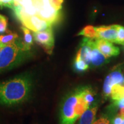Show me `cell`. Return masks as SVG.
<instances>
[{
	"mask_svg": "<svg viewBox=\"0 0 124 124\" xmlns=\"http://www.w3.org/2000/svg\"><path fill=\"white\" fill-rule=\"evenodd\" d=\"M33 81L29 75H20L0 83V104L14 106L30 97Z\"/></svg>",
	"mask_w": 124,
	"mask_h": 124,
	"instance_id": "1",
	"label": "cell"
},
{
	"mask_svg": "<svg viewBox=\"0 0 124 124\" xmlns=\"http://www.w3.org/2000/svg\"><path fill=\"white\" fill-rule=\"evenodd\" d=\"M83 87L77 88L66 95L60 110V124H75L89 108L82 95Z\"/></svg>",
	"mask_w": 124,
	"mask_h": 124,
	"instance_id": "2",
	"label": "cell"
},
{
	"mask_svg": "<svg viewBox=\"0 0 124 124\" xmlns=\"http://www.w3.org/2000/svg\"><path fill=\"white\" fill-rule=\"evenodd\" d=\"M31 47L19 38L2 46L0 53V72L17 66L28 58Z\"/></svg>",
	"mask_w": 124,
	"mask_h": 124,
	"instance_id": "3",
	"label": "cell"
},
{
	"mask_svg": "<svg viewBox=\"0 0 124 124\" xmlns=\"http://www.w3.org/2000/svg\"><path fill=\"white\" fill-rule=\"evenodd\" d=\"M33 5L37 12V16L51 25L55 24L59 21L60 10L55 8L52 4L44 5L40 0H32Z\"/></svg>",
	"mask_w": 124,
	"mask_h": 124,
	"instance_id": "4",
	"label": "cell"
},
{
	"mask_svg": "<svg viewBox=\"0 0 124 124\" xmlns=\"http://www.w3.org/2000/svg\"><path fill=\"white\" fill-rule=\"evenodd\" d=\"M116 84L124 85V75L121 66L116 67L105 78L103 86V95L104 98L110 97L111 87Z\"/></svg>",
	"mask_w": 124,
	"mask_h": 124,
	"instance_id": "5",
	"label": "cell"
},
{
	"mask_svg": "<svg viewBox=\"0 0 124 124\" xmlns=\"http://www.w3.org/2000/svg\"><path fill=\"white\" fill-rule=\"evenodd\" d=\"M13 11L20 21L25 18L37 15L32 0H13Z\"/></svg>",
	"mask_w": 124,
	"mask_h": 124,
	"instance_id": "6",
	"label": "cell"
},
{
	"mask_svg": "<svg viewBox=\"0 0 124 124\" xmlns=\"http://www.w3.org/2000/svg\"><path fill=\"white\" fill-rule=\"evenodd\" d=\"M33 38L38 44L44 48L49 55L52 53L55 44V39L52 28L39 32H33Z\"/></svg>",
	"mask_w": 124,
	"mask_h": 124,
	"instance_id": "7",
	"label": "cell"
},
{
	"mask_svg": "<svg viewBox=\"0 0 124 124\" xmlns=\"http://www.w3.org/2000/svg\"><path fill=\"white\" fill-rule=\"evenodd\" d=\"M95 39L84 38L80 43L79 48L78 51L75 59H80L84 61L87 64L90 66L92 49L94 44Z\"/></svg>",
	"mask_w": 124,
	"mask_h": 124,
	"instance_id": "8",
	"label": "cell"
},
{
	"mask_svg": "<svg viewBox=\"0 0 124 124\" xmlns=\"http://www.w3.org/2000/svg\"><path fill=\"white\" fill-rule=\"evenodd\" d=\"M23 26L33 32H39L51 28L52 25L37 15L32 16L21 21Z\"/></svg>",
	"mask_w": 124,
	"mask_h": 124,
	"instance_id": "9",
	"label": "cell"
},
{
	"mask_svg": "<svg viewBox=\"0 0 124 124\" xmlns=\"http://www.w3.org/2000/svg\"><path fill=\"white\" fill-rule=\"evenodd\" d=\"M118 25H112L95 27L97 39H101L110 42L117 43Z\"/></svg>",
	"mask_w": 124,
	"mask_h": 124,
	"instance_id": "10",
	"label": "cell"
},
{
	"mask_svg": "<svg viewBox=\"0 0 124 124\" xmlns=\"http://www.w3.org/2000/svg\"><path fill=\"white\" fill-rule=\"evenodd\" d=\"M95 40L98 49L106 58L116 56L120 54V49L110 41L101 39H95Z\"/></svg>",
	"mask_w": 124,
	"mask_h": 124,
	"instance_id": "11",
	"label": "cell"
},
{
	"mask_svg": "<svg viewBox=\"0 0 124 124\" xmlns=\"http://www.w3.org/2000/svg\"><path fill=\"white\" fill-rule=\"evenodd\" d=\"M97 109V103L89 107L80 116L78 124H93L95 121Z\"/></svg>",
	"mask_w": 124,
	"mask_h": 124,
	"instance_id": "12",
	"label": "cell"
},
{
	"mask_svg": "<svg viewBox=\"0 0 124 124\" xmlns=\"http://www.w3.org/2000/svg\"><path fill=\"white\" fill-rule=\"evenodd\" d=\"M108 62V60L107 59V58L99 51L96 46L95 40V44L92 49L90 66H92L94 67H98L103 66Z\"/></svg>",
	"mask_w": 124,
	"mask_h": 124,
	"instance_id": "13",
	"label": "cell"
},
{
	"mask_svg": "<svg viewBox=\"0 0 124 124\" xmlns=\"http://www.w3.org/2000/svg\"><path fill=\"white\" fill-rule=\"evenodd\" d=\"M82 95L85 102L89 107L96 103L95 101V93L91 87L83 86Z\"/></svg>",
	"mask_w": 124,
	"mask_h": 124,
	"instance_id": "14",
	"label": "cell"
},
{
	"mask_svg": "<svg viewBox=\"0 0 124 124\" xmlns=\"http://www.w3.org/2000/svg\"><path fill=\"white\" fill-rule=\"evenodd\" d=\"M124 97V85L116 84L113 85L111 88L110 97L113 101H117Z\"/></svg>",
	"mask_w": 124,
	"mask_h": 124,
	"instance_id": "15",
	"label": "cell"
},
{
	"mask_svg": "<svg viewBox=\"0 0 124 124\" xmlns=\"http://www.w3.org/2000/svg\"><path fill=\"white\" fill-rule=\"evenodd\" d=\"M18 38H19L17 33L7 31L6 33L0 35V43L2 46H4L5 45L14 42Z\"/></svg>",
	"mask_w": 124,
	"mask_h": 124,
	"instance_id": "16",
	"label": "cell"
},
{
	"mask_svg": "<svg viewBox=\"0 0 124 124\" xmlns=\"http://www.w3.org/2000/svg\"><path fill=\"white\" fill-rule=\"evenodd\" d=\"M78 35L83 36L85 38L90 39H97V33H96L95 27L91 25H88L85 27Z\"/></svg>",
	"mask_w": 124,
	"mask_h": 124,
	"instance_id": "17",
	"label": "cell"
},
{
	"mask_svg": "<svg viewBox=\"0 0 124 124\" xmlns=\"http://www.w3.org/2000/svg\"><path fill=\"white\" fill-rule=\"evenodd\" d=\"M89 68V65L87 64L84 61L80 59H75L74 62V69L75 71L78 72H81L86 71Z\"/></svg>",
	"mask_w": 124,
	"mask_h": 124,
	"instance_id": "18",
	"label": "cell"
},
{
	"mask_svg": "<svg viewBox=\"0 0 124 124\" xmlns=\"http://www.w3.org/2000/svg\"><path fill=\"white\" fill-rule=\"evenodd\" d=\"M21 29H22L23 32H24V42L27 46L31 47L32 44H33V36H32V34H31L30 30L28 29L24 26H22L21 27Z\"/></svg>",
	"mask_w": 124,
	"mask_h": 124,
	"instance_id": "19",
	"label": "cell"
},
{
	"mask_svg": "<svg viewBox=\"0 0 124 124\" xmlns=\"http://www.w3.org/2000/svg\"><path fill=\"white\" fill-rule=\"evenodd\" d=\"M8 18L4 16L0 15V35L7 32Z\"/></svg>",
	"mask_w": 124,
	"mask_h": 124,
	"instance_id": "20",
	"label": "cell"
},
{
	"mask_svg": "<svg viewBox=\"0 0 124 124\" xmlns=\"http://www.w3.org/2000/svg\"><path fill=\"white\" fill-rule=\"evenodd\" d=\"M117 43L124 46V27L121 25H118Z\"/></svg>",
	"mask_w": 124,
	"mask_h": 124,
	"instance_id": "21",
	"label": "cell"
},
{
	"mask_svg": "<svg viewBox=\"0 0 124 124\" xmlns=\"http://www.w3.org/2000/svg\"><path fill=\"white\" fill-rule=\"evenodd\" d=\"M110 118L108 115H102L98 119L95 120L93 124H110Z\"/></svg>",
	"mask_w": 124,
	"mask_h": 124,
	"instance_id": "22",
	"label": "cell"
},
{
	"mask_svg": "<svg viewBox=\"0 0 124 124\" xmlns=\"http://www.w3.org/2000/svg\"><path fill=\"white\" fill-rule=\"evenodd\" d=\"M0 6L13 9L14 7L13 0H0Z\"/></svg>",
	"mask_w": 124,
	"mask_h": 124,
	"instance_id": "23",
	"label": "cell"
},
{
	"mask_svg": "<svg viewBox=\"0 0 124 124\" xmlns=\"http://www.w3.org/2000/svg\"><path fill=\"white\" fill-rule=\"evenodd\" d=\"M52 2L55 8L58 10H60L62 9L63 0H52Z\"/></svg>",
	"mask_w": 124,
	"mask_h": 124,
	"instance_id": "24",
	"label": "cell"
},
{
	"mask_svg": "<svg viewBox=\"0 0 124 124\" xmlns=\"http://www.w3.org/2000/svg\"><path fill=\"white\" fill-rule=\"evenodd\" d=\"M115 107L118 109L124 108V97L117 101H114Z\"/></svg>",
	"mask_w": 124,
	"mask_h": 124,
	"instance_id": "25",
	"label": "cell"
},
{
	"mask_svg": "<svg viewBox=\"0 0 124 124\" xmlns=\"http://www.w3.org/2000/svg\"><path fill=\"white\" fill-rule=\"evenodd\" d=\"M123 118L124 117H121V116L117 115L111 120V122L113 124H121L122 121V120H123Z\"/></svg>",
	"mask_w": 124,
	"mask_h": 124,
	"instance_id": "26",
	"label": "cell"
},
{
	"mask_svg": "<svg viewBox=\"0 0 124 124\" xmlns=\"http://www.w3.org/2000/svg\"><path fill=\"white\" fill-rule=\"evenodd\" d=\"M2 46L1 45V43H0V53H1V49H2Z\"/></svg>",
	"mask_w": 124,
	"mask_h": 124,
	"instance_id": "27",
	"label": "cell"
},
{
	"mask_svg": "<svg viewBox=\"0 0 124 124\" xmlns=\"http://www.w3.org/2000/svg\"><path fill=\"white\" fill-rule=\"evenodd\" d=\"M121 124H124V117L123 118V120H122V121Z\"/></svg>",
	"mask_w": 124,
	"mask_h": 124,
	"instance_id": "28",
	"label": "cell"
},
{
	"mask_svg": "<svg viewBox=\"0 0 124 124\" xmlns=\"http://www.w3.org/2000/svg\"><path fill=\"white\" fill-rule=\"evenodd\" d=\"M110 124H112V123H111V122L110 121Z\"/></svg>",
	"mask_w": 124,
	"mask_h": 124,
	"instance_id": "29",
	"label": "cell"
}]
</instances>
